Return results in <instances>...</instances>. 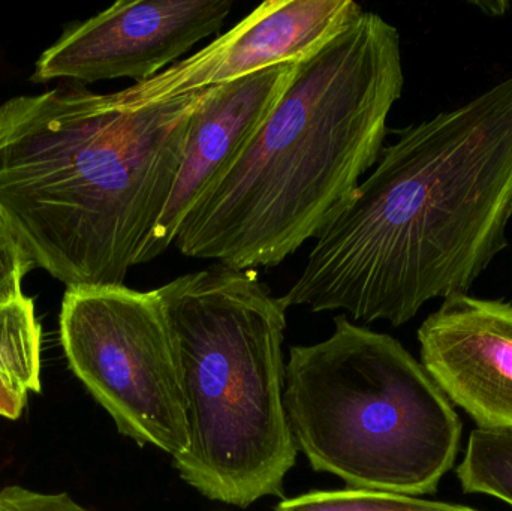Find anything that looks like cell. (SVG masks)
<instances>
[{
    "label": "cell",
    "instance_id": "3957f363",
    "mask_svg": "<svg viewBox=\"0 0 512 511\" xmlns=\"http://www.w3.org/2000/svg\"><path fill=\"white\" fill-rule=\"evenodd\" d=\"M403 86L399 30L364 11L297 63L248 149L183 222L177 249L256 270L318 239L378 164Z\"/></svg>",
    "mask_w": 512,
    "mask_h": 511
},
{
    "label": "cell",
    "instance_id": "52a82bcc",
    "mask_svg": "<svg viewBox=\"0 0 512 511\" xmlns=\"http://www.w3.org/2000/svg\"><path fill=\"white\" fill-rule=\"evenodd\" d=\"M233 6L231 0H120L69 27L41 54L32 81L143 83L219 32Z\"/></svg>",
    "mask_w": 512,
    "mask_h": 511
},
{
    "label": "cell",
    "instance_id": "30bf717a",
    "mask_svg": "<svg viewBox=\"0 0 512 511\" xmlns=\"http://www.w3.org/2000/svg\"><path fill=\"white\" fill-rule=\"evenodd\" d=\"M297 63H283L204 90L182 165L143 264L164 254L189 213L224 180L288 89Z\"/></svg>",
    "mask_w": 512,
    "mask_h": 511
},
{
    "label": "cell",
    "instance_id": "2e32d148",
    "mask_svg": "<svg viewBox=\"0 0 512 511\" xmlns=\"http://www.w3.org/2000/svg\"><path fill=\"white\" fill-rule=\"evenodd\" d=\"M27 395L29 393L0 374V417L8 420L20 419L26 408Z\"/></svg>",
    "mask_w": 512,
    "mask_h": 511
},
{
    "label": "cell",
    "instance_id": "5b68a950",
    "mask_svg": "<svg viewBox=\"0 0 512 511\" xmlns=\"http://www.w3.org/2000/svg\"><path fill=\"white\" fill-rule=\"evenodd\" d=\"M283 398L310 467L349 488L432 495L456 464L462 422L447 396L397 339L346 315L330 338L291 348Z\"/></svg>",
    "mask_w": 512,
    "mask_h": 511
},
{
    "label": "cell",
    "instance_id": "9c48e42d",
    "mask_svg": "<svg viewBox=\"0 0 512 511\" xmlns=\"http://www.w3.org/2000/svg\"><path fill=\"white\" fill-rule=\"evenodd\" d=\"M421 365L478 429L512 431V303L448 297L418 330Z\"/></svg>",
    "mask_w": 512,
    "mask_h": 511
},
{
    "label": "cell",
    "instance_id": "7a4b0ae2",
    "mask_svg": "<svg viewBox=\"0 0 512 511\" xmlns=\"http://www.w3.org/2000/svg\"><path fill=\"white\" fill-rule=\"evenodd\" d=\"M204 90L129 107L81 86L0 105V212L66 288L125 285L176 183Z\"/></svg>",
    "mask_w": 512,
    "mask_h": 511
},
{
    "label": "cell",
    "instance_id": "8992f818",
    "mask_svg": "<svg viewBox=\"0 0 512 511\" xmlns=\"http://www.w3.org/2000/svg\"><path fill=\"white\" fill-rule=\"evenodd\" d=\"M60 342L69 369L138 446L179 458L189 446L176 348L158 290L68 288Z\"/></svg>",
    "mask_w": 512,
    "mask_h": 511
},
{
    "label": "cell",
    "instance_id": "277c9868",
    "mask_svg": "<svg viewBox=\"0 0 512 511\" xmlns=\"http://www.w3.org/2000/svg\"><path fill=\"white\" fill-rule=\"evenodd\" d=\"M176 348L189 446L174 459L203 497L285 498L297 461L285 408L286 308L256 270L215 264L158 288Z\"/></svg>",
    "mask_w": 512,
    "mask_h": 511
},
{
    "label": "cell",
    "instance_id": "5bb4252c",
    "mask_svg": "<svg viewBox=\"0 0 512 511\" xmlns=\"http://www.w3.org/2000/svg\"><path fill=\"white\" fill-rule=\"evenodd\" d=\"M32 269V263L0 212V305L24 296L23 279Z\"/></svg>",
    "mask_w": 512,
    "mask_h": 511
},
{
    "label": "cell",
    "instance_id": "4fadbf2b",
    "mask_svg": "<svg viewBox=\"0 0 512 511\" xmlns=\"http://www.w3.org/2000/svg\"><path fill=\"white\" fill-rule=\"evenodd\" d=\"M274 511H478L459 504L439 503L391 492L367 489L313 491L283 498Z\"/></svg>",
    "mask_w": 512,
    "mask_h": 511
},
{
    "label": "cell",
    "instance_id": "7c38bea8",
    "mask_svg": "<svg viewBox=\"0 0 512 511\" xmlns=\"http://www.w3.org/2000/svg\"><path fill=\"white\" fill-rule=\"evenodd\" d=\"M456 474L466 494L498 498L512 507V431L475 429Z\"/></svg>",
    "mask_w": 512,
    "mask_h": 511
},
{
    "label": "cell",
    "instance_id": "6da1fadb",
    "mask_svg": "<svg viewBox=\"0 0 512 511\" xmlns=\"http://www.w3.org/2000/svg\"><path fill=\"white\" fill-rule=\"evenodd\" d=\"M511 218L512 74L399 131L280 302L403 326L469 294L507 248Z\"/></svg>",
    "mask_w": 512,
    "mask_h": 511
},
{
    "label": "cell",
    "instance_id": "9a60e30c",
    "mask_svg": "<svg viewBox=\"0 0 512 511\" xmlns=\"http://www.w3.org/2000/svg\"><path fill=\"white\" fill-rule=\"evenodd\" d=\"M0 511H90L68 494H42L23 486L0 491Z\"/></svg>",
    "mask_w": 512,
    "mask_h": 511
},
{
    "label": "cell",
    "instance_id": "8fae6325",
    "mask_svg": "<svg viewBox=\"0 0 512 511\" xmlns=\"http://www.w3.org/2000/svg\"><path fill=\"white\" fill-rule=\"evenodd\" d=\"M41 342V324L30 297L0 305V374L26 393L42 389Z\"/></svg>",
    "mask_w": 512,
    "mask_h": 511
},
{
    "label": "cell",
    "instance_id": "ba28073f",
    "mask_svg": "<svg viewBox=\"0 0 512 511\" xmlns=\"http://www.w3.org/2000/svg\"><path fill=\"white\" fill-rule=\"evenodd\" d=\"M363 12L354 0H267L188 59L114 93L129 107H147L298 63L322 50Z\"/></svg>",
    "mask_w": 512,
    "mask_h": 511
}]
</instances>
